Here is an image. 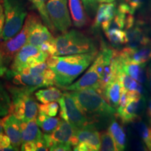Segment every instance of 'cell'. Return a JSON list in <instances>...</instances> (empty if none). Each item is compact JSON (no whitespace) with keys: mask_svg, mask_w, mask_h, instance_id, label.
<instances>
[{"mask_svg":"<svg viewBox=\"0 0 151 151\" xmlns=\"http://www.w3.org/2000/svg\"><path fill=\"white\" fill-rule=\"evenodd\" d=\"M97 52L53 55L46 63L55 74V86L63 88L72 83L93 62Z\"/></svg>","mask_w":151,"mask_h":151,"instance_id":"6da1fadb","label":"cell"},{"mask_svg":"<svg viewBox=\"0 0 151 151\" xmlns=\"http://www.w3.org/2000/svg\"><path fill=\"white\" fill-rule=\"evenodd\" d=\"M69 92L88 119L112 118L117 114L116 109L107 102L97 90L86 89Z\"/></svg>","mask_w":151,"mask_h":151,"instance_id":"7a4b0ae2","label":"cell"},{"mask_svg":"<svg viewBox=\"0 0 151 151\" xmlns=\"http://www.w3.org/2000/svg\"><path fill=\"white\" fill-rule=\"evenodd\" d=\"M11 96L10 113L23 122L36 118L39 113V104L32 96L35 90L19 86H9Z\"/></svg>","mask_w":151,"mask_h":151,"instance_id":"3957f363","label":"cell"},{"mask_svg":"<svg viewBox=\"0 0 151 151\" xmlns=\"http://www.w3.org/2000/svg\"><path fill=\"white\" fill-rule=\"evenodd\" d=\"M55 55L97 52L94 42L84 34L72 29L55 38Z\"/></svg>","mask_w":151,"mask_h":151,"instance_id":"277c9868","label":"cell"},{"mask_svg":"<svg viewBox=\"0 0 151 151\" xmlns=\"http://www.w3.org/2000/svg\"><path fill=\"white\" fill-rule=\"evenodd\" d=\"M4 25L1 40L14 37L22 29L27 16V11L20 0H4Z\"/></svg>","mask_w":151,"mask_h":151,"instance_id":"5b68a950","label":"cell"},{"mask_svg":"<svg viewBox=\"0 0 151 151\" xmlns=\"http://www.w3.org/2000/svg\"><path fill=\"white\" fill-rule=\"evenodd\" d=\"M118 52L104 45L94 62L100 76L99 92L101 94L104 87L118 74Z\"/></svg>","mask_w":151,"mask_h":151,"instance_id":"8992f818","label":"cell"},{"mask_svg":"<svg viewBox=\"0 0 151 151\" xmlns=\"http://www.w3.org/2000/svg\"><path fill=\"white\" fill-rule=\"evenodd\" d=\"M62 120L69 122L75 129H80L92 123L78 106L69 91H65L58 101Z\"/></svg>","mask_w":151,"mask_h":151,"instance_id":"52a82bcc","label":"cell"},{"mask_svg":"<svg viewBox=\"0 0 151 151\" xmlns=\"http://www.w3.org/2000/svg\"><path fill=\"white\" fill-rule=\"evenodd\" d=\"M37 18L38 16L35 14L28 15L22 29L18 33L9 40L0 42V48L2 52L5 65L12 61L19 50L27 43L30 27Z\"/></svg>","mask_w":151,"mask_h":151,"instance_id":"ba28073f","label":"cell"},{"mask_svg":"<svg viewBox=\"0 0 151 151\" xmlns=\"http://www.w3.org/2000/svg\"><path fill=\"white\" fill-rule=\"evenodd\" d=\"M48 58V55L41 51L39 48L26 43L15 55L9 70L13 72H20L25 68L45 62Z\"/></svg>","mask_w":151,"mask_h":151,"instance_id":"9c48e42d","label":"cell"},{"mask_svg":"<svg viewBox=\"0 0 151 151\" xmlns=\"http://www.w3.org/2000/svg\"><path fill=\"white\" fill-rule=\"evenodd\" d=\"M48 17L55 29L65 33L71 26L67 0H48L46 4Z\"/></svg>","mask_w":151,"mask_h":151,"instance_id":"30bf717a","label":"cell"},{"mask_svg":"<svg viewBox=\"0 0 151 151\" xmlns=\"http://www.w3.org/2000/svg\"><path fill=\"white\" fill-rule=\"evenodd\" d=\"M6 76L12 80V83L16 86L32 88L37 90L43 87L55 86L54 83L49 81L42 75L13 72L10 70L6 71Z\"/></svg>","mask_w":151,"mask_h":151,"instance_id":"8fae6325","label":"cell"},{"mask_svg":"<svg viewBox=\"0 0 151 151\" xmlns=\"http://www.w3.org/2000/svg\"><path fill=\"white\" fill-rule=\"evenodd\" d=\"M78 143L86 144L90 151L100 150V133L93 124L90 123L80 129H75L71 144L73 147Z\"/></svg>","mask_w":151,"mask_h":151,"instance_id":"7c38bea8","label":"cell"},{"mask_svg":"<svg viewBox=\"0 0 151 151\" xmlns=\"http://www.w3.org/2000/svg\"><path fill=\"white\" fill-rule=\"evenodd\" d=\"M100 88V76L97 70L95 62L86 71L84 75L78 81L66 86L62 89L66 91H78L86 89H96L99 91Z\"/></svg>","mask_w":151,"mask_h":151,"instance_id":"4fadbf2b","label":"cell"},{"mask_svg":"<svg viewBox=\"0 0 151 151\" xmlns=\"http://www.w3.org/2000/svg\"><path fill=\"white\" fill-rule=\"evenodd\" d=\"M74 133L75 129L71 124L69 122L62 119L58 127L51 133H45L43 134V139L49 149L56 143H69L71 144Z\"/></svg>","mask_w":151,"mask_h":151,"instance_id":"5bb4252c","label":"cell"},{"mask_svg":"<svg viewBox=\"0 0 151 151\" xmlns=\"http://www.w3.org/2000/svg\"><path fill=\"white\" fill-rule=\"evenodd\" d=\"M2 126L6 134L10 139L11 144L18 150L22 143L21 120L9 113L2 119Z\"/></svg>","mask_w":151,"mask_h":151,"instance_id":"9a60e30c","label":"cell"},{"mask_svg":"<svg viewBox=\"0 0 151 151\" xmlns=\"http://www.w3.org/2000/svg\"><path fill=\"white\" fill-rule=\"evenodd\" d=\"M118 56L120 60L124 61L146 64L151 60V44L137 48L126 47L118 52Z\"/></svg>","mask_w":151,"mask_h":151,"instance_id":"2e32d148","label":"cell"},{"mask_svg":"<svg viewBox=\"0 0 151 151\" xmlns=\"http://www.w3.org/2000/svg\"><path fill=\"white\" fill-rule=\"evenodd\" d=\"M55 40V39L49 31L48 28L41 23L38 17L30 27L27 43L39 48L43 43Z\"/></svg>","mask_w":151,"mask_h":151,"instance_id":"e0dca14e","label":"cell"},{"mask_svg":"<svg viewBox=\"0 0 151 151\" xmlns=\"http://www.w3.org/2000/svg\"><path fill=\"white\" fill-rule=\"evenodd\" d=\"M143 104V96L127 99V102L121 110L117 111V115L124 123L133 122L139 118V113L142 109Z\"/></svg>","mask_w":151,"mask_h":151,"instance_id":"ac0fdd59","label":"cell"},{"mask_svg":"<svg viewBox=\"0 0 151 151\" xmlns=\"http://www.w3.org/2000/svg\"><path fill=\"white\" fill-rule=\"evenodd\" d=\"M118 71H122L126 74L140 83L144 82L145 80V67L146 64H138L134 62L124 61L118 58Z\"/></svg>","mask_w":151,"mask_h":151,"instance_id":"d6986e66","label":"cell"},{"mask_svg":"<svg viewBox=\"0 0 151 151\" xmlns=\"http://www.w3.org/2000/svg\"><path fill=\"white\" fill-rule=\"evenodd\" d=\"M120 94H121V85L119 81L118 74V76L113 78L104 87L101 91V94L109 104L112 106L113 108L117 109L120 101Z\"/></svg>","mask_w":151,"mask_h":151,"instance_id":"ffe728a7","label":"cell"},{"mask_svg":"<svg viewBox=\"0 0 151 151\" xmlns=\"http://www.w3.org/2000/svg\"><path fill=\"white\" fill-rule=\"evenodd\" d=\"M116 4L111 3H101L97 7L95 19L92 24L93 28H98L101 24L110 21L113 18L116 11Z\"/></svg>","mask_w":151,"mask_h":151,"instance_id":"44dd1931","label":"cell"},{"mask_svg":"<svg viewBox=\"0 0 151 151\" xmlns=\"http://www.w3.org/2000/svg\"><path fill=\"white\" fill-rule=\"evenodd\" d=\"M126 32L128 38L127 44L129 47L137 48L151 44L150 38L139 25L134 24L129 29H126Z\"/></svg>","mask_w":151,"mask_h":151,"instance_id":"7402d4cb","label":"cell"},{"mask_svg":"<svg viewBox=\"0 0 151 151\" xmlns=\"http://www.w3.org/2000/svg\"><path fill=\"white\" fill-rule=\"evenodd\" d=\"M21 129L22 143L35 141L43 137V134L37 124V117L27 122L21 120Z\"/></svg>","mask_w":151,"mask_h":151,"instance_id":"603a6c76","label":"cell"},{"mask_svg":"<svg viewBox=\"0 0 151 151\" xmlns=\"http://www.w3.org/2000/svg\"><path fill=\"white\" fill-rule=\"evenodd\" d=\"M73 23L76 27H83L87 23V17L81 0H68Z\"/></svg>","mask_w":151,"mask_h":151,"instance_id":"cb8c5ba5","label":"cell"},{"mask_svg":"<svg viewBox=\"0 0 151 151\" xmlns=\"http://www.w3.org/2000/svg\"><path fill=\"white\" fill-rule=\"evenodd\" d=\"M63 93L55 87H47L46 89L39 90L35 92V97L41 104L58 101Z\"/></svg>","mask_w":151,"mask_h":151,"instance_id":"d4e9b609","label":"cell"},{"mask_svg":"<svg viewBox=\"0 0 151 151\" xmlns=\"http://www.w3.org/2000/svg\"><path fill=\"white\" fill-rule=\"evenodd\" d=\"M108 131L112 136L118 150H124L126 146V135L122 126L116 120H112L108 128Z\"/></svg>","mask_w":151,"mask_h":151,"instance_id":"484cf974","label":"cell"},{"mask_svg":"<svg viewBox=\"0 0 151 151\" xmlns=\"http://www.w3.org/2000/svg\"><path fill=\"white\" fill-rule=\"evenodd\" d=\"M61 120L55 116H49L44 113H38L37 122L39 127L46 134H50L54 131L59 125Z\"/></svg>","mask_w":151,"mask_h":151,"instance_id":"4316f807","label":"cell"},{"mask_svg":"<svg viewBox=\"0 0 151 151\" xmlns=\"http://www.w3.org/2000/svg\"><path fill=\"white\" fill-rule=\"evenodd\" d=\"M118 78L121 88L127 91H134L142 94L143 87L140 83L132 78L122 71H118Z\"/></svg>","mask_w":151,"mask_h":151,"instance_id":"83f0119b","label":"cell"},{"mask_svg":"<svg viewBox=\"0 0 151 151\" xmlns=\"http://www.w3.org/2000/svg\"><path fill=\"white\" fill-rule=\"evenodd\" d=\"M109 41L114 46H120L128 42L126 31L120 29H112L104 32Z\"/></svg>","mask_w":151,"mask_h":151,"instance_id":"f1b7e54d","label":"cell"},{"mask_svg":"<svg viewBox=\"0 0 151 151\" xmlns=\"http://www.w3.org/2000/svg\"><path fill=\"white\" fill-rule=\"evenodd\" d=\"M11 105L10 95L0 83V116L4 117L10 113Z\"/></svg>","mask_w":151,"mask_h":151,"instance_id":"f546056e","label":"cell"},{"mask_svg":"<svg viewBox=\"0 0 151 151\" xmlns=\"http://www.w3.org/2000/svg\"><path fill=\"white\" fill-rule=\"evenodd\" d=\"M100 150L101 151H117V147L112 136L109 131L100 133Z\"/></svg>","mask_w":151,"mask_h":151,"instance_id":"4dcf8cb0","label":"cell"},{"mask_svg":"<svg viewBox=\"0 0 151 151\" xmlns=\"http://www.w3.org/2000/svg\"><path fill=\"white\" fill-rule=\"evenodd\" d=\"M133 122L134 123V127L136 130H137L139 134L140 135V137L142 139L145 144L147 147V148L149 150H150V127H148L147 126L143 123V122H141V120H135Z\"/></svg>","mask_w":151,"mask_h":151,"instance_id":"1f68e13d","label":"cell"},{"mask_svg":"<svg viewBox=\"0 0 151 151\" xmlns=\"http://www.w3.org/2000/svg\"><path fill=\"white\" fill-rule=\"evenodd\" d=\"M31 3L35 6V7L37 9L39 13L40 14V16L42 18L43 22H44L45 25L46 26L48 29H50L51 31H55V27L52 25L51 21H50V18H49L48 13H47L46 5L43 4L41 0H29Z\"/></svg>","mask_w":151,"mask_h":151,"instance_id":"d6a6232c","label":"cell"},{"mask_svg":"<svg viewBox=\"0 0 151 151\" xmlns=\"http://www.w3.org/2000/svg\"><path fill=\"white\" fill-rule=\"evenodd\" d=\"M58 110H59V104H58V101H52V102L39 104V112L44 113L47 116H56Z\"/></svg>","mask_w":151,"mask_h":151,"instance_id":"836d02e7","label":"cell"},{"mask_svg":"<svg viewBox=\"0 0 151 151\" xmlns=\"http://www.w3.org/2000/svg\"><path fill=\"white\" fill-rule=\"evenodd\" d=\"M18 150L11 144V140L4 132L0 133V151Z\"/></svg>","mask_w":151,"mask_h":151,"instance_id":"e575fe53","label":"cell"},{"mask_svg":"<svg viewBox=\"0 0 151 151\" xmlns=\"http://www.w3.org/2000/svg\"><path fill=\"white\" fill-rule=\"evenodd\" d=\"M41 51L45 53L48 54L49 57L55 55L56 53V46H55V40L52 41H48V42L43 43L39 47Z\"/></svg>","mask_w":151,"mask_h":151,"instance_id":"d590c367","label":"cell"},{"mask_svg":"<svg viewBox=\"0 0 151 151\" xmlns=\"http://www.w3.org/2000/svg\"><path fill=\"white\" fill-rule=\"evenodd\" d=\"M85 9L88 14H93L97 9V0H81Z\"/></svg>","mask_w":151,"mask_h":151,"instance_id":"8d00e7d4","label":"cell"},{"mask_svg":"<svg viewBox=\"0 0 151 151\" xmlns=\"http://www.w3.org/2000/svg\"><path fill=\"white\" fill-rule=\"evenodd\" d=\"M146 0H124V3H126L129 7L132 14H134L135 11L142 6Z\"/></svg>","mask_w":151,"mask_h":151,"instance_id":"74e56055","label":"cell"},{"mask_svg":"<svg viewBox=\"0 0 151 151\" xmlns=\"http://www.w3.org/2000/svg\"><path fill=\"white\" fill-rule=\"evenodd\" d=\"M72 146L69 143H56L50 147L49 150L51 151H69L72 149Z\"/></svg>","mask_w":151,"mask_h":151,"instance_id":"f35d334b","label":"cell"},{"mask_svg":"<svg viewBox=\"0 0 151 151\" xmlns=\"http://www.w3.org/2000/svg\"><path fill=\"white\" fill-rule=\"evenodd\" d=\"M21 150L22 151H37L36 144L35 141H29V142L22 143Z\"/></svg>","mask_w":151,"mask_h":151,"instance_id":"ab89813d","label":"cell"},{"mask_svg":"<svg viewBox=\"0 0 151 151\" xmlns=\"http://www.w3.org/2000/svg\"><path fill=\"white\" fill-rule=\"evenodd\" d=\"M4 7L0 4V39H1L2 36L4 25Z\"/></svg>","mask_w":151,"mask_h":151,"instance_id":"60d3db41","label":"cell"},{"mask_svg":"<svg viewBox=\"0 0 151 151\" xmlns=\"http://www.w3.org/2000/svg\"><path fill=\"white\" fill-rule=\"evenodd\" d=\"M8 71L6 66L3 62H0V77L2 76Z\"/></svg>","mask_w":151,"mask_h":151,"instance_id":"b9f144b4","label":"cell"},{"mask_svg":"<svg viewBox=\"0 0 151 151\" xmlns=\"http://www.w3.org/2000/svg\"><path fill=\"white\" fill-rule=\"evenodd\" d=\"M148 116H149V118H150V126H151V100L150 101V104H149V106H148Z\"/></svg>","mask_w":151,"mask_h":151,"instance_id":"7bdbcfd3","label":"cell"},{"mask_svg":"<svg viewBox=\"0 0 151 151\" xmlns=\"http://www.w3.org/2000/svg\"><path fill=\"white\" fill-rule=\"evenodd\" d=\"M115 1H116V0H97L98 2L99 3H111Z\"/></svg>","mask_w":151,"mask_h":151,"instance_id":"ee69618b","label":"cell"},{"mask_svg":"<svg viewBox=\"0 0 151 151\" xmlns=\"http://www.w3.org/2000/svg\"><path fill=\"white\" fill-rule=\"evenodd\" d=\"M0 62H3V63H4V58H3L2 52H1V48H0Z\"/></svg>","mask_w":151,"mask_h":151,"instance_id":"f6af8a7d","label":"cell"},{"mask_svg":"<svg viewBox=\"0 0 151 151\" xmlns=\"http://www.w3.org/2000/svg\"><path fill=\"white\" fill-rule=\"evenodd\" d=\"M3 132V126H2V119H0V133Z\"/></svg>","mask_w":151,"mask_h":151,"instance_id":"bcb514c9","label":"cell"},{"mask_svg":"<svg viewBox=\"0 0 151 151\" xmlns=\"http://www.w3.org/2000/svg\"><path fill=\"white\" fill-rule=\"evenodd\" d=\"M48 1V0H41V1H42V2H43V4H44L45 5H46V2H47V1Z\"/></svg>","mask_w":151,"mask_h":151,"instance_id":"7dc6e473","label":"cell"},{"mask_svg":"<svg viewBox=\"0 0 151 151\" xmlns=\"http://www.w3.org/2000/svg\"><path fill=\"white\" fill-rule=\"evenodd\" d=\"M150 143H151V126L150 127ZM150 150H151V146H150Z\"/></svg>","mask_w":151,"mask_h":151,"instance_id":"c3c4849f","label":"cell"},{"mask_svg":"<svg viewBox=\"0 0 151 151\" xmlns=\"http://www.w3.org/2000/svg\"><path fill=\"white\" fill-rule=\"evenodd\" d=\"M150 86L151 88V72H150Z\"/></svg>","mask_w":151,"mask_h":151,"instance_id":"681fc988","label":"cell"}]
</instances>
